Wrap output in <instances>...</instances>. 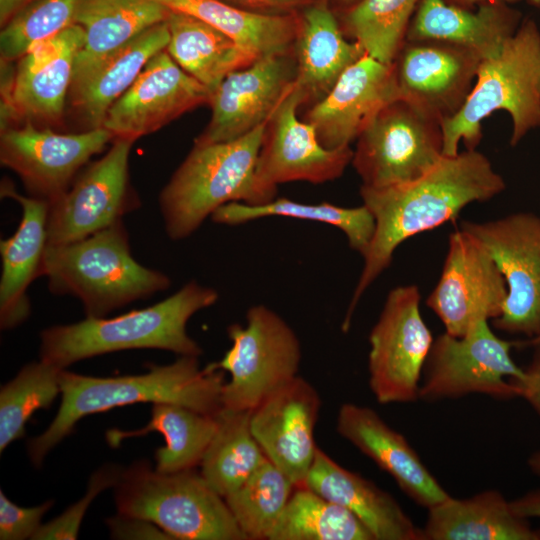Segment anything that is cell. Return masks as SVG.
Here are the masks:
<instances>
[{
  "label": "cell",
  "instance_id": "obj_1",
  "mask_svg": "<svg viewBox=\"0 0 540 540\" xmlns=\"http://www.w3.org/2000/svg\"><path fill=\"white\" fill-rule=\"evenodd\" d=\"M504 189V179L476 149L443 155L430 170L409 182L381 188L361 186L363 205L371 212L375 229L342 329L348 330L362 295L390 266L401 243L455 221L468 204L487 201Z\"/></svg>",
  "mask_w": 540,
  "mask_h": 540
},
{
  "label": "cell",
  "instance_id": "obj_2",
  "mask_svg": "<svg viewBox=\"0 0 540 540\" xmlns=\"http://www.w3.org/2000/svg\"><path fill=\"white\" fill-rule=\"evenodd\" d=\"M225 371L212 363L200 368L198 357L180 356L168 365H153L139 375L95 377L62 369L61 404L49 427L27 443L29 459L40 466L83 417L125 405L173 403L216 415L222 409Z\"/></svg>",
  "mask_w": 540,
  "mask_h": 540
},
{
  "label": "cell",
  "instance_id": "obj_3",
  "mask_svg": "<svg viewBox=\"0 0 540 540\" xmlns=\"http://www.w3.org/2000/svg\"><path fill=\"white\" fill-rule=\"evenodd\" d=\"M218 298L215 289L193 280L150 307L46 328L40 334V359L65 369L80 360L130 349H161L199 357L202 348L188 335L186 325Z\"/></svg>",
  "mask_w": 540,
  "mask_h": 540
},
{
  "label": "cell",
  "instance_id": "obj_4",
  "mask_svg": "<svg viewBox=\"0 0 540 540\" xmlns=\"http://www.w3.org/2000/svg\"><path fill=\"white\" fill-rule=\"evenodd\" d=\"M41 276L53 294L78 298L87 318L105 317L170 285L167 275L133 258L123 220L75 242L47 245Z\"/></svg>",
  "mask_w": 540,
  "mask_h": 540
},
{
  "label": "cell",
  "instance_id": "obj_5",
  "mask_svg": "<svg viewBox=\"0 0 540 540\" xmlns=\"http://www.w3.org/2000/svg\"><path fill=\"white\" fill-rule=\"evenodd\" d=\"M268 122L234 140L194 144L159 196L170 239L189 237L225 204L260 205L270 201L256 176Z\"/></svg>",
  "mask_w": 540,
  "mask_h": 540
},
{
  "label": "cell",
  "instance_id": "obj_6",
  "mask_svg": "<svg viewBox=\"0 0 540 540\" xmlns=\"http://www.w3.org/2000/svg\"><path fill=\"white\" fill-rule=\"evenodd\" d=\"M498 110L511 117L512 146L540 126V31L532 20L523 21L496 55L481 61L465 103L441 122L443 155L458 154L461 141L467 150L476 149L482 121Z\"/></svg>",
  "mask_w": 540,
  "mask_h": 540
},
{
  "label": "cell",
  "instance_id": "obj_7",
  "mask_svg": "<svg viewBox=\"0 0 540 540\" xmlns=\"http://www.w3.org/2000/svg\"><path fill=\"white\" fill-rule=\"evenodd\" d=\"M114 488L118 513L151 521L174 540H248L225 498L194 469L160 473L139 461Z\"/></svg>",
  "mask_w": 540,
  "mask_h": 540
},
{
  "label": "cell",
  "instance_id": "obj_8",
  "mask_svg": "<svg viewBox=\"0 0 540 540\" xmlns=\"http://www.w3.org/2000/svg\"><path fill=\"white\" fill-rule=\"evenodd\" d=\"M540 337L505 340L488 321L477 323L462 337L447 332L434 339L422 371L419 399L426 402L485 394L498 400L520 397L513 382L524 369L513 361V348L535 346Z\"/></svg>",
  "mask_w": 540,
  "mask_h": 540
},
{
  "label": "cell",
  "instance_id": "obj_9",
  "mask_svg": "<svg viewBox=\"0 0 540 540\" xmlns=\"http://www.w3.org/2000/svg\"><path fill=\"white\" fill-rule=\"evenodd\" d=\"M232 341L223 358L213 366L229 372L222 390V408L254 409L269 394L297 376L302 352L289 324L263 304L250 307L246 325L227 329Z\"/></svg>",
  "mask_w": 540,
  "mask_h": 540
},
{
  "label": "cell",
  "instance_id": "obj_10",
  "mask_svg": "<svg viewBox=\"0 0 540 540\" xmlns=\"http://www.w3.org/2000/svg\"><path fill=\"white\" fill-rule=\"evenodd\" d=\"M442 156L441 123L397 99L358 136L351 162L362 186L381 188L420 177Z\"/></svg>",
  "mask_w": 540,
  "mask_h": 540
},
{
  "label": "cell",
  "instance_id": "obj_11",
  "mask_svg": "<svg viewBox=\"0 0 540 540\" xmlns=\"http://www.w3.org/2000/svg\"><path fill=\"white\" fill-rule=\"evenodd\" d=\"M420 300L416 285L395 287L370 332L369 386L381 404L419 399L423 367L434 341Z\"/></svg>",
  "mask_w": 540,
  "mask_h": 540
},
{
  "label": "cell",
  "instance_id": "obj_12",
  "mask_svg": "<svg viewBox=\"0 0 540 540\" xmlns=\"http://www.w3.org/2000/svg\"><path fill=\"white\" fill-rule=\"evenodd\" d=\"M461 229L489 252L507 285L502 313L492 320L493 326L540 337V217L519 212L492 221H463Z\"/></svg>",
  "mask_w": 540,
  "mask_h": 540
},
{
  "label": "cell",
  "instance_id": "obj_13",
  "mask_svg": "<svg viewBox=\"0 0 540 540\" xmlns=\"http://www.w3.org/2000/svg\"><path fill=\"white\" fill-rule=\"evenodd\" d=\"M134 139L117 137L107 153L80 173L50 203L47 245H63L105 229L138 209L140 199L129 182Z\"/></svg>",
  "mask_w": 540,
  "mask_h": 540
},
{
  "label": "cell",
  "instance_id": "obj_14",
  "mask_svg": "<svg viewBox=\"0 0 540 540\" xmlns=\"http://www.w3.org/2000/svg\"><path fill=\"white\" fill-rule=\"evenodd\" d=\"M307 98L295 80L268 122L256 176L261 191L270 201L275 198L278 184L332 181L340 177L352 161L350 146L326 148L314 126L298 118V107Z\"/></svg>",
  "mask_w": 540,
  "mask_h": 540
},
{
  "label": "cell",
  "instance_id": "obj_15",
  "mask_svg": "<svg viewBox=\"0 0 540 540\" xmlns=\"http://www.w3.org/2000/svg\"><path fill=\"white\" fill-rule=\"evenodd\" d=\"M506 297L505 279L489 252L463 229L451 233L440 278L426 299L445 332L462 337L499 317Z\"/></svg>",
  "mask_w": 540,
  "mask_h": 540
},
{
  "label": "cell",
  "instance_id": "obj_16",
  "mask_svg": "<svg viewBox=\"0 0 540 540\" xmlns=\"http://www.w3.org/2000/svg\"><path fill=\"white\" fill-rule=\"evenodd\" d=\"M115 136L104 127L62 134L25 122L1 130V164L19 175L31 197L52 203Z\"/></svg>",
  "mask_w": 540,
  "mask_h": 540
},
{
  "label": "cell",
  "instance_id": "obj_17",
  "mask_svg": "<svg viewBox=\"0 0 540 540\" xmlns=\"http://www.w3.org/2000/svg\"><path fill=\"white\" fill-rule=\"evenodd\" d=\"M481 61L447 42L405 40L393 62L399 99L441 123L465 103Z\"/></svg>",
  "mask_w": 540,
  "mask_h": 540
},
{
  "label": "cell",
  "instance_id": "obj_18",
  "mask_svg": "<svg viewBox=\"0 0 540 540\" xmlns=\"http://www.w3.org/2000/svg\"><path fill=\"white\" fill-rule=\"evenodd\" d=\"M84 41L83 28L73 24L19 59L14 75L2 89V125L14 119L30 123L60 120Z\"/></svg>",
  "mask_w": 540,
  "mask_h": 540
},
{
  "label": "cell",
  "instance_id": "obj_19",
  "mask_svg": "<svg viewBox=\"0 0 540 540\" xmlns=\"http://www.w3.org/2000/svg\"><path fill=\"white\" fill-rule=\"evenodd\" d=\"M297 76L289 53L256 59L228 74L212 92L211 120L195 143L239 138L267 123Z\"/></svg>",
  "mask_w": 540,
  "mask_h": 540
},
{
  "label": "cell",
  "instance_id": "obj_20",
  "mask_svg": "<svg viewBox=\"0 0 540 540\" xmlns=\"http://www.w3.org/2000/svg\"><path fill=\"white\" fill-rule=\"evenodd\" d=\"M212 92L185 72L165 50L154 55L110 107L103 126L115 138L153 133L183 113L209 103Z\"/></svg>",
  "mask_w": 540,
  "mask_h": 540
},
{
  "label": "cell",
  "instance_id": "obj_21",
  "mask_svg": "<svg viewBox=\"0 0 540 540\" xmlns=\"http://www.w3.org/2000/svg\"><path fill=\"white\" fill-rule=\"evenodd\" d=\"M321 399L296 376L251 410L250 426L267 459L296 486H303L315 458L314 429Z\"/></svg>",
  "mask_w": 540,
  "mask_h": 540
},
{
  "label": "cell",
  "instance_id": "obj_22",
  "mask_svg": "<svg viewBox=\"0 0 540 540\" xmlns=\"http://www.w3.org/2000/svg\"><path fill=\"white\" fill-rule=\"evenodd\" d=\"M399 99L392 64L365 54L347 68L331 90L307 113L320 142L330 149L347 147L389 103Z\"/></svg>",
  "mask_w": 540,
  "mask_h": 540
},
{
  "label": "cell",
  "instance_id": "obj_23",
  "mask_svg": "<svg viewBox=\"0 0 540 540\" xmlns=\"http://www.w3.org/2000/svg\"><path fill=\"white\" fill-rule=\"evenodd\" d=\"M337 432L388 473L417 505L429 509L450 497L406 438L372 408L341 405Z\"/></svg>",
  "mask_w": 540,
  "mask_h": 540
},
{
  "label": "cell",
  "instance_id": "obj_24",
  "mask_svg": "<svg viewBox=\"0 0 540 540\" xmlns=\"http://www.w3.org/2000/svg\"><path fill=\"white\" fill-rule=\"evenodd\" d=\"M1 196L13 198L22 208L15 233L0 242V326L7 330L19 326L30 315L27 291L30 284L41 276L50 203L19 194L8 181L1 184Z\"/></svg>",
  "mask_w": 540,
  "mask_h": 540
},
{
  "label": "cell",
  "instance_id": "obj_25",
  "mask_svg": "<svg viewBox=\"0 0 540 540\" xmlns=\"http://www.w3.org/2000/svg\"><path fill=\"white\" fill-rule=\"evenodd\" d=\"M304 486L356 515L374 540H424L422 529L392 495L340 466L319 447Z\"/></svg>",
  "mask_w": 540,
  "mask_h": 540
},
{
  "label": "cell",
  "instance_id": "obj_26",
  "mask_svg": "<svg viewBox=\"0 0 540 540\" xmlns=\"http://www.w3.org/2000/svg\"><path fill=\"white\" fill-rule=\"evenodd\" d=\"M519 18L520 14L507 3H486L471 11L445 0H421L405 40L447 42L484 60L496 55L515 33Z\"/></svg>",
  "mask_w": 540,
  "mask_h": 540
},
{
  "label": "cell",
  "instance_id": "obj_27",
  "mask_svg": "<svg viewBox=\"0 0 540 540\" xmlns=\"http://www.w3.org/2000/svg\"><path fill=\"white\" fill-rule=\"evenodd\" d=\"M167 21L156 24L104 58L69 90L71 105L85 130L103 126L110 107L128 90L146 63L167 48Z\"/></svg>",
  "mask_w": 540,
  "mask_h": 540
},
{
  "label": "cell",
  "instance_id": "obj_28",
  "mask_svg": "<svg viewBox=\"0 0 540 540\" xmlns=\"http://www.w3.org/2000/svg\"><path fill=\"white\" fill-rule=\"evenodd\" d=\"M421 529L424 540H540V528L494 489L464 499L450 496L428 509Z\"/></svg>",
  "mask_w": 540,
  "mask_h": 540
},
{
  "label": "cell",
  "instance_id": "obj_29",
  "mask_svg": "<svg viewBox=\"0 0 540 540\" xmlns=\"http://www.w3.org/2000/svg\"><path fill=\"white\" fill-rule=\"evenodd\" d=\"M170 10L154 0H79L75 24L85 33L74 64L71 87L108 55L146 29L164 22Z\"/></svg>",
  "mask_w": 540,
  "mask_h": 540
},
{
  "label": "cell",
  "instance_id": "obj_30",
  "mask_svg": "<svg viewBox=\"0 0 540 540\" xmlns=\"http://www.w3.org/2000/svg\"><path fill=\"white\" fill-rule=\"evenodd\" d=\"M296 82L310 95H326L342 73L366 53L349 42L325 2L307 8L294 45Z\"/></svg>",
  "mask_w": 540,
  "mask_h": 540
},
{
  "label": "cell",
  "instance_id": "obj_31",
  "mask_svg": "<svg viewBox=\"0 0 540 540\" xmlns=\"http://www.w3.org/2000/svg\"><path fill=\"white\" fill-rule=\"evenodd\" d=\"M217 428L216 415L173 403H154L145 426L129 431L111 429L106 439L111 447H117L124 439L159 432L165 445L155 451V470L175 473L200 465Z\"/></svg>",
  "mask_w": 540,
  "mask_h": 540
},
{
  "label": "cell",
  "instance_id": "obj_32",
  "mask_svg": "<svg viewBox=\"0 0 540 540\" xmlns=\"http://www.w3.org/2000/svg\"><path fill=\"white\" fill-rule=\"evenodd\" d=\"M154 1L220 30L255 59L287 54L295 45L299 22L289 15L250 12L220 0Z\"/></svg>",
  "mask_w": 540,
  "mask_h": 540
},
{
  "label": "cell",
  "instance_id": "obj_33",
  "mask_svg": "<svg viewBox=\"0 0 540 540\" xmlns=\"http://www.w3.org/2000/svg\"><path fill=\"white\" fill-rule=\"evenodd\" d=\"M166 51L189 75L213 92L231 72L256 59L230 37L191 15L171 11Z\"/></svg>",
  "mask_w": 540,
  "mask_h": 540
},
{
  "label": "cell",
  "instance_id": "obj_34",
  "mask_svg": "<svg viewBox=\"0 0 540 540\" xmlns=\"http://www.w3.org/2000/svg\"><path fill=\"white\" fill-rule=\"evenodd\" d=\"M251 410L221 409L217 431L200 463L201 474L223 498L238 489L266 460L250 426Z\"/></svg>",
  "mask_w": 540,
  "mask_h": 540
},
{
  "label": "cell",
  "instance_id": "obj_35",
  "mask_svg": "<svg viewBox=\"0 0 540 540\" xmlns=\"http://www.w3.org/2000/svg\"><path fill=\"white\" fill-rule=\"evenodd\" d=\"M281 216L329 224L340 229L351 249L366 253L375 229L371 212L364 206L341 207L328 202L305 204L287 198H274L260 205L231 202L218 208L211 219L215 223L239 225L256 219Z\"/></svg>",
  "mask_w": 540,
  "mask_h": 540
},
{
  "label": "cell",
  "instance_id": "obj_36",
  "mask_svg": "<svg viewBox=\"0 0 540 540\" xmlns=\"http://www.w3.org/2000/svg\"><path fill=\"white\" fill-rule=\"evenodd\" d=\"M268 540H374L360 519L306 486H296Z\"/></svg>",
  "mask_w": 540,
  "mask_h": 540
},
{
  "label": "cell",
  "instance_id": "obj_37",
  "mask_svg": "<svg viewBox=\"0 0 540 540\" xmlns=\"http://www.w3.org/2000/svg\"><path fill=\"white\" fill-rule=\"evenodd\" d=\"M296 485L268 459L225 501L248 540H268Z\"/></svg>",
  "mask_w": 540,
  "mask_h": 540
},
{
  "label": "cell",
  "instance_id": "obj_38",
  "mask_svg": "<svg viewBox=\"0 0 540 540\" xmlns=\"http://www.w3.org/2000/svg\"><path fill=\"white\" fill-rule=\"evenodd\" d=\"M421 0H359L344 18L353 41L372 58L392 64Z\"/></svg>",
  "mask_w": 540,
  "mask_h": 540
},
{
  "label": "cell",
  "instance_id": "obj_39",
  "mask_svg": "<svg viewBox=\"0 0 540 540\" xmlns=\"http://www.w3.org/2000/svg\"><path fill=\"white\" fill-rule=\"evenodd\" d=\"M61 368L39 360L25 365L0 390V451L22 438L33 413L51 406L60 393Z\"/></svg>",
  "mask_w": 540,
  "mask_h": 540
},
{
  "label": "cell",
  "instance_id": "obj_40",
  "mask_svg": "<svg viewBox=\"0 0 540 540\" xmlns=\"http://www.w3.org/2000/svg\"><path fill=\"white\" fill-rule=\"evenodd\" d=\"M79 0H35L15 14L0 33L2 63L19 60L41 42L75 24Z\"/></svg>",
  "mask_w": 540,
  "mask_h": 540
},
{
  "label": "cell",
  "instance_id": "obj_41",
  "mask_svg": "<svg viewBox=\"0 0 540 540\" xmlns=\"http://www.w3.org/2000/svg\"><path fill=\"white\" fill-rule=\"evenodd\" d=\"M122 470L114 464H106L93 472L85 495L68 507L61 515L42 524L33 540H75L87 508L95 497L107 488L115 487Z\"/></svg>",
  "mask_w": 540,
  "mask_h": 540
},
{
  "label": "cell",
  "instance_id": "obj_42",
  "mask_svg": "<svg viewBox=\"0 0 540 540\" xmlns=\"http://www.w3.org/2000/svg\"><path fill=\"white\" fill-rule=\"evenodd\" d=\"M52 506L53 501L49 500L35 507H20L0 490V539H32L42 525V517Z\"/></svg>",
  "mask_w": 540,
  "mask_h": 540
},
{
  "label": "cell",
  "instance_id": "obj_43",
  "mask_svg": "<svg viewBox=\"0 0 540 540\" xmlns=\"http://www.w3.org/2000/svg\"><path fill=\"white\" fill-rule=\"evenodd\" d=\"M106 523L113 539L174 540L159 526L143 518L118 513L107 519Z\"/></svg>",
  "mask_w": 540,
  "mask_h": 540
},
{
  "label": "cell",
  "instance_id": "obj_44",
  "mask_svg": "<svg viewBox=\"0 0 540 540\" xmlns=\"http://www.w3.org/2000/svg\"><path fill=\"white\" fill-rule=\"evenodd\" d=\"M534 348L532 360L524 369L523 379L513 384L518 388L520 397L524 398L540 417V343Z\"/></svg>",
  "mask_w": 540,
  "mask_h": 540
},
{
  "label": "cell",
  "instance_id": "obj_45",
  "mask_svg": "<svg viewBox=\"0 0 540 540\" xmlns=\"http://www.w3.org/2000/svg\"><path fill=\"white\" fill-rule=\"evenodd\" d=\"M513 511L524 518H540V489L532 490L510 501Z\"/></svg>",
  "mask_w": 540,
  "mask_h": 540
},
{
  "label": "cell",
  "instance_id": "obj_46",
  "mask_svg": "<svg viewBox=\"0 0 540 540\" xmlns=\"http://www.w3.org/2000/svg\"><path fill=\"white\" fill-rule=\"evenodd\" d=\"M35 0H0V23L3 27L15 14Z\"/></svg>",
  "mask_w": 540,
  "mask_h": 540
},
{
  "label": "cell",
  "instance_id": "obj_47",
  "mask_svg": "<svg viewBox=\"0 0 540 540\" xmlns=\"http://www.w3.org/2000/svg\"><path fill=\"white\" fill-rule=\"evenodd\" d=\"M450 4H454L463 8H472L475 5H482L486 3H509L517 0H445Z\"/></svg>",
  "mask_w": 540,
  "mask_h": 540
},
{
  "label": "cell",
  "instance_id": "obj_48",
  "mask_svg": "<svg viewBox=\"0 0 540 540\" xmlns=\"http://www.w3.org/2000/svg\"><path fill=\"white\" fill-rule=\"evenodd\" d=\"M253 5L261 6H288L294 5L295 3L300 2L301 0H239Z\"/></svg>",
  "mask_w": 540,
  "mask_h": 540
},
{
  "label": "cell",
  "instance_id": "obj_49",
  "mask_svg": "<svg viewBox=\"0 0 540 540\" xmlns=\"http://www.w3.org/2000/svg\"><path fill=\"white\" fill-rule=\"evenodd\" d=\"M527 465L531 472L540 478V448L529 456Z\"/></svg>",
  "mask_w": 540,
  "mask_h": 540
},
{
  "label": "cell",
  "instance_id": "obj_50",
  "mask_svg": "<svg viewBox=\"0 0 540 540\" xmlns=\"http://www.w3.org/2000/svg\"><path fill=\"white\" fill-rule=\"evenodd\" d=\"M341 4L348 6L349 8L356 4L359 0H338Z\"/></svg>",
  "mask_w": 540,
  "mask_h": 540
},
{
  "label": "cell",
  "instance_id": "obj_51",
  "mask_svg": "<svg viewBox=\"0 0 540 540\" xmlns=\"http://www.w3.org/2000/svg\"><path fill=\"white\" fill-rule=\"evenodd\" d=\"M529 4L534 6H540V0H526Z\"/></svg>",
  "mask_w": 540,
  "mask_h": 540
}]
</instances>
